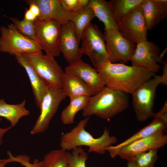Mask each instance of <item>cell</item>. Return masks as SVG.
<instances>
[{"mask_svg": "<svg viewBox=\"0 0 167 167\" xmlns=\"http://www.w3.org/2000/svg\"><path fill=\"white\" fill-rule=\"evenodd\" d=\"M69 154L68 167H86L88 155L82 146L76 147Z\"/></svg>", "mask_w": 167, "mask_h": 167, "instance_id": "29", "label": "cell"}, {"mask_svg": "<svg viewBox=\"0 0 167 167\" xmlns=\"http://www.w3.org/2000/svg\"><path fill=\"white\" fill-rule=\"evenodd\" d=\"M69 152L62 149L52 150L41 161L42 167H68Z\"/></svg>", "mask_w": 167, "mask_h": 167, "instance_id": "25", "label": "cell"}, {"mask_svg": "<svg viewBox=\"0 0 167 167\" xmlns=\"http://www.w3.org/2000/svg\"><path fill=\"white\" fill-rule=\"evenodd\" d=\"M127 166V167H136L134 163L132 161H128Z\"/></svg>", "mask_w": 167, "mask_h": 167, "instance_id": "38", "label": "cell"}, {"mask_svg": "<svg viewBox=\"0 0 167 167\" xmlns=\"http://www.w3.org/2000/svg\"><path fill=\"white\" fill-rule=\"evenodd\" d=\"M159 131L134 141L122 148L118 156L128 161H132L137 154L164 146L167 143V135Z\"/></svg>", "mask_w": 167, "mask_h": 167, "instance_id": "13", "label": "cell"}, {"mask_svg": "<svg viewBox=\"0 0 167 167\" xmlns=\"http://www.w3.org/2000/svg\"><path fill=\"white\" fill-rule=\"evenodd\" d=\"M62 88L69 98L86 96L91 97L95 95L94 91L77 76L64 71Z\"/></svg>", "mask_w": 167, "mask_h": 167, "instance_id": "20", "label": "cell"}, {"mask_svg": "<svg viewBox=\"0 0 167 167\" xmlns=\"http://www.w3.org/2000/svg\"><path fill=\"white\" fill-rule=\"evenodd\" d=\"M118 25L121 34L130 41L137 44L147 40L148 30L141 5L123 16Z\"/></svg>", "mask_w": 167, "mask_h": 167, "instance_id": "10", "label": "cell"}, {"mask_svg": "<svg viewBox=\"0 0 167 167\" xmlns=\"http://www.w3.org/2000/svg\"><path fill=\"white\" fill-rule=\"evenodd\" d=\"M64 9L70 13H74L79 10L78 0H60Z\"/></svg>", "mask_w": 167, "mask_h": 167, "instance_id": "31", "label": "cell"}, {"mask_svg": "<svg viewBox=\"0 0 167 167\" xmlns=\"http://www.w3.org/2000/svg\"><path fill=\"white\" fill-rule=\"evenodd\" d=\"M2 118H0V122L2 121ZM11 128L9 127L5 128H0V146H1L3 143L2 138L4 135Z\"/></svg>", "mask_w": 167, "mask_h": 167, "instance_id": "37", "label": "cell"}, {"mask_svg": "<svg viewBox=\"0 0 167 167\" xmlns=\"http://www.w3.org/2000/svg\"><path fill=\"white\" fill-rule=\"evenodd\" d=\"M81 41L82 54L89 57L95 68L109 61L104 34L96 24L91 23L86 28Z\"/></svg>", "mask_w": 167, "mask_h": 167, "instance_id": "4", "label": "cell"}, {"mask_svg": "<svg viewBox=\"0 0 167 167\" xmlns=\"http://www.w3.org/2000/svg\"><path fill=\"white\" fill-rule=\"evenodd\" d=\"M26 3L29 6L28 9L37 17L40 14V10L38 6L32 2L31 0L25 1Z\"/></svg>", "mask_w": 167, "mask_h": 167, "instance_id": "33", "label": "cell"}, {"mask_svg": "<svg viewBox=\"0 0 167 167\" xmlns=\"http://www.w3.org/2000/svg\"><path fill=\"white\" fill-rule=\"evenodd\" d=\"M22 54L28 60L37 74L49 84L62 88L64 73L54 57L41 53Z\"/></svg>", "mask_w": 167, "mask_h": 167, "instance_id": "8", "label": "cell"}, {"mask_svg": "<svg viewBox=\"0 0 167 167\" xmlns=\"http://www.w3.org/2000/svg\"><path fill=\"white\" fill-rule=\"evenodd\" d=\"M158 149H153L136 155L133 161L136 167H154L158 159Z\"/></svg>", "mask_w": 167, "mask_h": 167, "instance_id": "28", "label": "cell"}, {"mask_svg": "<svg viewBox=\"0 0 167 167\" xmlns=\"http://www.w3.org/2000/svg\"><path fill=\"white\" fill-rule=\"evenodd\" d=\"M0 50L11 55L27 53L42 52L37 42L19 32L13 23L0 28Z\"/></svg>", "mask_w": 167, "mask_h": 167, "instance_id": "5", "label": "cell"}, {"mask_svg": "<svg viewBox=\"0 0 167 167\" xmlns=\"http://www.w3.org/2000/svg\"><path fill=\"white\" fill-rule=\"evenodd\" d=\"M9 18L19 32L27 37L35 40L36 33L35 21H28L24 19L21 20L15 17Z\"/></svg>", "mask_w": 167, "mask_h": 167, "instance_id": "27", "label": "cell"}, {"mask_svg": "<svg viewBox=\"0 0 167 167\" xmlns=\"http://www.w3.org/2000/svg\"><path fill=\"white\" fill-rule=\"evenodd\" d=\"M144 0H110L108 1L114 16L118 21L135 7L141 5Z\"/></svg>", "mask_w": 167, "mask_h": 167, "instance_id": "26", "label": "cell"}, {"mask_svg": "<svg viewBox=\"0 0 167 167\" xmlns=\"http://www.w3.org/2000/svg\"><path fill=\"white\" fill-rule=\"evenodd\" d=\"M161 81V76L156 75L142 84L132 94L133 109L139 121L144 122L153 117L156 90Z\"/></svg>", "mask_w": 167, "mask_h": 167, "instance_id": "6", "label": "cell"}, {"mask_svg": "<svg viewBox=\"0 0 167 167\" xmlns=\"http://www.w3.org/2000/svg\"><path fill=\"white\" fill-rule=\"evenodd\" d=\"M7 154L9 156L8 158L0 159V167H4L6 164L9 163L16 162V159L15 157L9 151H8Z\"/></svg>", "mask_w": 167, "mask_h": 167, "instance_id": "35", "label": "cell"}, {"mask_svg": "<svg viewBox=\"0 0 167 167\" xmlns=\"http://www.w3.org/2000/svg\"><path fill=\"white\" fill-rule=\"evenodd\" d=\"M74 25L71 21L62 25L59 39L60 53L69 65L81 59L82 54Z\"/></svg>", "mask_w": 167, "mask_h": 167, "instance_id": "14", "label": "cell"}, {"mask_svg": "<svg viewBox=\"0 0 167 167\" xmlns=\"http://www.w3.org/2000/svg\"><path fill=\"white\" fill-rule=\"evenodd\" d=\"M141 5L148 30H151L166 19L167 0H144Z\"/></svg>", "mask_w": 167, "mask_h": 167, "instance_id": "18", "label": "cell"}, {"mask_svg": "<svg viewBox=\"0 0 167 167\" xmlns=\"http://www.w3.org/2000/svg\"><path fill=\"white\" fill-rule=\"evenodd\" d=\"M163 64V74L161 77L160 84L163 85L167 84V61L164 62Z\"/></svg>", "mask_w": 167, "mask_h": 167, "instance_id": "34", "label": "cell"}, {"mask_svg": "<svg viewBox=\"0 0 167 167\" xmlns=\"http://www.w3.org/2000/svg\"><path fill=\"white\" fill-rule=\"evenodd\" d=\"M40 9V14L37 19L40 20L53 19L61 24L70 21L72 13L65 10L60 0H31Z\"/></svg>", "mask_w": 167, "mask_h": 167, "instance_id": "16", "label": "cell"}, {"mask_svg": "<svg viewBox=\"0 0 167 167\" xmlns=\"http://www.w3.org/2000/svg\"><path fill=\"white\" fill-rule=\"evenodd\" d=\"M160 49L152 41L147 40L136 44L135 52L130 61L132 66L142 67L156 73L160 69L158 63L164 61L159 56Z\"/></svg>", "mask_w": 167, "mask_h": 167, "instance_id": "12", "label": "cell"}, {"mask_svg": "<svg viewBox=\"0 0 167 167\" xmlns=\"http://www.w3.org/2000/svg\"><path fill=\"white\" fill-rule=\"evenodd\" d=\"M37 18V17L28 9H26L24 14V19L28 21L34 22Z\"/></svg>", "mask_w": 167, "mask_h": 167, "instance_id": "36", "label": "cell"}, {"mask_svg": "<svg viewBox=\"0 0 167 167\" xmlns=\"http://www.w3.org/2000/svg\"><path fill=\"white\" fill-rule=\"evenodd\" d=\"M1 52V51H0V52Z\"/></svg>", "mask_w": 167, "mask_h": 167, "instance_id": "40", "label": "cell"}, {"mask_svg": "<svg viewBox=\"0 0 167 167\" xmlns=\"http://www.w3.org/2000/svg\"><path fill=\"white\" fill-rule=\"evenodd\" d=\"M66 97L62 88L49 84L39 109L40 115L30 131L31 134H36L46 131L61 102Z\"/></svg>", "mask_w": 167, "mask_h": 167, "instance_id": "7", "label": "cell"}, {"mask_svg": "<svg viewBox=\"0 0 167 167\" xmlns=\"http://www.w3.org/2000/svg\"><path fill=\"white\" fill-rule=\"evenodd\" d=\"M65 71L74 75L82 80L96 94L105 87L100 75L97 70L81 59L69 65Z\"/></svg>", "mask_w": 167, "mask_h": 167, "instance_id": "15", "label": "cell"}, {"mask_svg": "<svg viewBox=\"0 0 167 167\" xmlns=\"http://www.w3.org/2000/svg\"><path fill=\"white\" fill-rule=\"evenodd\" d=\"M95 17L92 9L88 6L72 13L70 21L73 23L79 42L80 43L82 33L86 28Z\"/></svg>", "mask_w": 167, "mask_h": 167, "instance_id": "24", "label": "cell"}, {"mask_svg": "<svg viewBox=\"0 0 167 167\" xmlns=\"http://www.w3.org/2000/svg\"><path fill=\"white\" fill-rule=\"evenodd\" d=\"M88 6L93 10L95 17L104 24L105 31L118 30V22L108 1L90 0Z\"/></svg>", "mask_w": 167, "mask_h": 167, "instance_id": "21", "label": "cell"}, {"mask_svg": "<svg viewBox=\"0 0 167 167\" xmlns=\"http://www.w3.org/2000/svg\"><path fill=\"white\" fill-rule=\"evenodd\" d=\"M90 97L88 96H82L70 98L69 105L61 113V118L63 124L68 125L73 123L75 115L78 111L84 109Z\"/></svg>", "mask_w": 167, "mask_h": 167, "instance_id": "23", "label": "cell"}, {"mask_svg": "<svg viewBox=\"0 0 167 167\" xmlns=\"http://www.w3.org/2000/svg\"><path fill=\"white\" fill-rule=\"evenodd\" d=\"M89 119L90 117H88L81 120L69 131L62 135L60 143L61 149L67 151L84 146L88 147L89 152L103 154L107 148L117 142L116 138L110 135L109 130L107 128L100 137H93L85 129Z\"/></svg>", "mask_w": 167, "mask_h": 167, "instance_id": "2", "label": "cell"}, {"mask_svg": "<svg viewBox=\"0 0 167 167\" xmlns=\"http://www.w3.org/2000/svg\"><path fill=\"white\" fill-rule=\"evenodd\" d=\"M104 35L109 62L126 63L130 61L136 44L124 37L118 30L105 31Z\"/></svg>", "mask_w": 167, "mask_h": 167, "instance_id": "11", "label": "cell"}, {"mask_svg": "<svg viewBox=\"0 0 167 167\" xmlns=\"http://www.w3.org/2000/svg\"><path fill=\"white\" fill-rule=\"evenodd\" d=\"M36 36L35 40L45 54L53 57L61 53L59 39L62 24L53 19L35 21Z\"/></svg>", "mask_w": 167, "mask_h": 167, "instance_id": "9", "label": "cell"}, {"mask_svg": "<svg viewBox=\"0 0 167 167\" xmlns=\"http://www.w3.org/2000/svg\"><path fill=\"white\" fill-rule=\"evenodd\" d=\"M127 93L105 87L101 92L90 97L82 115H93L109 119L126 109L129 105Z\"/></svg>", "mask_w": 167, "mask_h": 167, "instance_id": "3", "label": "cell"}, {"mask_svg": "<svg viewBox=\"0 0 167 167\" xmlns=\"http://www.w3.org/2000/svg\"><path fill=\"white\" fill-rule=\"evenodd\" d=\"M105 87L131 94L156 73L144 68L109 61L96 68Z\"/></svg>", "mask_w": 167, "mask_h": 167, "instance_id": "1", "label": "cell"}, {"mask_svg": "<svg viewBox=\"0 0 167 167\" xmlns=\"http://www.w3.org/2000/svg\"><path fill=\"white\" fill-rule=\"evenodd\" d=\"M153 118H159L167 123V101L166 100L161 110L158 112L154 113Z\"/></svg>", "mask_w": 167, "mask_h": 167, "instance_id": "32", "label": "cell"}, {"mask_svg": "<svg viewBox=\"0 0 167 167\" xmlns=\"http://www.w3.org/2000/svg\"><path fill=\"white\" fill-rule=\"evenodd\" d=\"M26 101L17 104L7 103L3 99L0 100V117L9 121L10 127L15 126L23 117L28 115L30 111L25 108Z\"/></svg>", "mask_w": 167, "mask_h": 167, "instance_id": "22", "label": "cell"}, {"mask_svg": "<svg viewBox=\"0 0 167 167\" xmlns=\"http://www.w3.org/2000/svg\"><path fill=\"white\" fill-rule=\"evenodd\" d=\"M167 48L165 49L159 55V57L163 59V56L166 53V52L167 51Z\"/></svg>", "mask_w": 167, "mask_h": 167, "instance_id": "39", "label": "cell"}, {"mask_svg": "<svg viewBox=\"0 0 167 167\" xmlns=\"http://www.w3.org/2000/svg\"><path fill=\"white\" fill-rule=\"evenodd\" d=\"M152 121L131 136L123 142L115 145L111 146L106 148L111 158L118 156L120 149L131 143L143 138L147 137L159 131H166L167 123L158 118H154Z\"/></svg>", "mask_w": 167, "mask_h": 167, "instance_id": "19", "label": "cell"}, {"mask_svg": "<svg viewBox=\"0 0 167 167\" xmlns=\"http://www.w3.org/2000/svg\"><path fill=\"white\" fill-rule=\"evenodd\" d=\"M18 63L25 70L29 78L36 106L40 109L49 84L37 74L27 58L22 54L14 55Z\"/></svg>", "mask_w": 167, "mask_h": 167, "instance_id": "17", "label": "cell"}, {"mask_svg": "<svg viewBox=\"0 0 167 167\" xmlns=\"http://www.w3.org/2000/svg\"><path fill=\"white\" fill-rule=\"evenodd\" d=\"M16 162L20 163L25 167H42L41 161L35 159L32 163H30V158L27 155H21L15 156Z\"/></svg>", "mask_w": 167, "mask_h": 167, "instance_id": "30", "label": "cell"}]
</instances>
